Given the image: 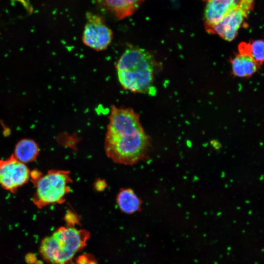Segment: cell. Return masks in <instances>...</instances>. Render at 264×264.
I'll return each instance as SVG.
<instances>
[{
	"label": "cell",
	"instance_id": "obj_10",
	"mask_svg": "<svg viewBox=\"0 0 264 264\" xmlns=\"http://www.w3.org/2000/svg\"><path fill=\"white\" fill-rule=\"evenodd\" d=\"M231 64L233 75L241 78L251 76L259 68L250 56L239 53L231 59Z\"/></svg>",
	"mask_w": 264,
	"mask_h": 264
},
{
	"label": "cell",
	"instance_id": "obj_4",
	"mask_svg": "<svg viewBox=\"0 0 264 264\" xmlns=\"http://www.w3.org/2000/svg\"><path fill=\"white\" fill-rule=\"evenodd\" d=\"M30 179L35 187L32 201L39 208L64 202L72 181L69 171L59 170H50L44 175L33 170Z\"/></svg>",
	"mask_w": 264,
	"mask_h": 264
},
{
	"label": "cell",
	"instance_id": "obj_12",
	"mask_svg": "<svg viewBox=\"0 0 264 264\" xmlns=\"http://www.w3.org/2000/svg\"><path fill=\"white\" fill-rule=\"evenodd\" d=\"M119 209L126 214H133L141 209L142 201L133 191L129 188L121 189L116 197Z\"/></svg>",
	"mask_w": 264,
	"mask_h": 264
},
{
	"label": "cell",
	"instance_id": "obj_8",
	"mask_svg": "<svg viewBox=\"0 0 264 264\" xmlns=\"http://www.w3.org/2000/svg\"><path fill=\"white\" fill-rule=\"evenodd\" d=\"M103 11L119 20L133 14L144 0H94Z\"/></svg>",
	"mask_w": 264,
	"mask_h": 264
},
{
	"label": "cell",
	"instance_id": "obj_3",
	"mask_svg": "<svg viewBox=\"0 0 264 264\" xmlns=\"http://www.w3.org/2000/svg\"><path fill=\"white\" fill-rule=\"evenodd\" d=\"M88 238L86 230L61 227L42 241L40 253L49 263L73 264V257L84 247Z\"/></svg>",
	"mask_w": 264,
	"mask_h": 264
},
{
	"label": "cell",
	"instance_id": "obj_6",
	"mask_svg": "<svg viewBox=\"0 0 264 264\" xmlns=\"http://www.w3.org/2000/svg\"><path fill=\"white\" fill-rule=\"evenodd\" d=\"M254 0H240L237 7L219 22L206 28L210 33L216 34L225 41L234 40L252 8Z\"/></svg>",
	"mask_w": 264,
	"mask_h": 264
},
{
	"label": "cell",
	"instance_id": "obj_11",
	"mask_svg": "<svg viewBox=\"0 0 264 264\" xmlns=\"http://www.w3.org/2000/svg\"><path fill=\"white\" fill-rule=\"evenodd\" d=\"M39 153V148L37 143L31 139H22L16 145L14 157L24 164L34 161Z\"/></svg>",
	"mask_w": 264,
	"mask_h": 264
},
{
	"label": "cell",
	"instance_id": "obj_2",
	"mask_svg": "<svg viewBox=\"0 0 264 264\" xmlns=\"http://www.w3.org/2000/svg\"><path fill=\"white\" fill-rule=\"evenodd\" d=\"M120 84L133 93L154 94V76L158 64L150 52L133 47L126 49L116 64Z\"/></svg>",
	"mask_w": 264,
	"mask_h": 264
},
{
	"label": "cell",
	"instance_id": "obj_14",
	"mask_svg": "<svg viewBox=\"0 0 264 264\" xmlns=\"http://www.w3.org/2000/svg\"><path fill=\"white\" fill-rule=\"evenodd\" d=\"M211 144L212 145L213 147H214L216 150L220 149L221 147V145L220 144V143L216 140H212V141H211Z\"/></svg>",
	"mask_w": 264,
	"mask_h": 264
},
{
	"label": "cell",
	"instance_id": "obj_9",
	"mask_svg": "<svg viewBox=\"0 0 264 264\" xmlns=\"http://www.w3.org/2000/svg\"><path fill=\"white\" fill-rule=\"evenodd\" d=\"M205 10V28L219 22L233 10L240 0H208Z\"/></svg>",
	"mask_w": 264,
	"mask_h": 264
},
{
	"label": "cell",
	"instance_id": "obj_7",
	"mask_svg": "<svg viewBox=\"0 0 264 264\" xmlns=\"http://www.w3.org/2000/svg\"><path fill=\"white\" fill-rule=\"evenodd\" d=\"M30 171L25 164L12 154L0 160V185L5 190L15 193L30 179Z\"/></svg>",
	"mask_w": 264,
	"mask_h": 264
},
{
	"label": "cell",
	"instance_id": "obj_1",
	"mask_svg": "<svg viewBox=\"0 0 264 264\" xmlns=\"http://www.w3.org/2000/svg\"><path fill=\"white\" fill-rule=\"evenodd\" d=\"M107 129L105 150L113 162L132 165L146 157L150 139L132 109L112 106Z\"/></svg>",
	"mask_w": 264,
	"mask_h": 264
},
{
	"label": "cell",
	"instance_id": "obj_5",
	"mask_svg": "<svg viewBox=\"0 0 264 264\" xmlns=\"http://www.w3.org/2000/svg\"><path fill=\"white\" fill-rule=\"evenodd\" d=\"M87 22L82 34L85 45L97 51L106 50L111 44L113 32L101 16L91 12L86 14Z\"/></svg>",
	"mask_w": 264,
	"mask_h": 264
},
{
	"label": "cell",
	"instance_id": "obj_13",
	"mask_svg": "<svg viewBox=\"0 0 264 264\" xmlns=\"http://www.w3.org/2000/svg\"><path fill=\"white\" fill-rule=\"evenodd\" d=\"M239 53L250 56L260 67L264 60V43L262 40L242 42L238 46Z\"/></svg>",
	"mask_w": 264,
	"mask_h": 264
}]
</instances>
